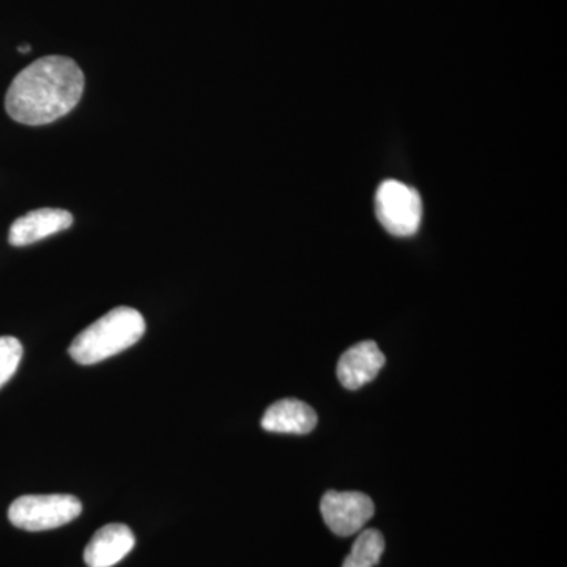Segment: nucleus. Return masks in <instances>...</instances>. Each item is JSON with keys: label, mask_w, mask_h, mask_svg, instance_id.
Returning a JSON list of instances; mask_svg holds the SVG:
<instances>
[{"label": "nucleus", "mask_w": 567, "mask_h": 567, "mask_svg": "<svg viewBox=\"0 0 567 567\" xmlns=\"http://www.w3.org/2000/svg\"><path fill=\"white\" fill-rule=\"evenodd\" d=\"M84 85V73L73 59L47 55L17 74L7 92L6 110L22 125H48L76 107Z\"/></svg>", "instance_id": "f257e3e1"}, {"label": "nucleus", "mask_w": 567, "mask_h": 567, "mask_svg": "<svg viewBox=\"0 0 567 567\" xmlns=\"http://www.w3.org/2000/svg\"><path fill=\"white\" fill-rule=\"evenodd\" d=\"M144 333L145 320L141 312L121 306L78 334L71 342L69 353L78 364L102 363L140 342Z\"/></svg>", "instance_id": "f03ea898"}, {"label": "nucleus", "mask_w": 567, "mask_h": 567, "mask_svg": "<svg viewBox=\"0 0 567 567\" xmlns=\"http://www.w3.org/2000/svg\"><path fill=\"white\" fill-rule=\"evenodd\" d=\"M82 503L73 495H24L10 505L11 525L25 532H47L80 517Z\"/></svg>", "instance_id": "7ed1b4c3"}, {"label": "nucleus", "mask_w": 567, "mask_h": 567, "mask_svg": "<svg viewBox=\"0 0 567 567\" xmlns=\"http://www.w3.org/2000/svg\"><path fill=\"white\" fill-rule=\"evenodd\" d=\"M375 213L380 224L394 237H412L423 219V200L415 188L398 181H386L375 194Z\"/></svg>", "instance_id": "20e7f679"}, {"label": "nucleus", "mask_w": 567, "mask_h": 567, "mask_svg": "<svg viewBox=\"0 0 567 567\" xmlns=\"http://www.w3.org/2000/svg\"><path fill=\"white\" fill-rule=\"evenodd\" d=\"M374 503L361 492H334L323 495L320 513L334 535L347 537L360 532L374 516Z\"/></svg>", "instance_id": "39448f33"}, {"label": "nucleus", "mask_w": 567, "mask_h": 567, "mask_svg": "<svg viewBox=\"0 0 567 567\" xmlns=\"http://www.w3.org/2000/svg\"><path fill=\"white\" fill-rule=\"evenodd\" d=\"M73 215L61 208H40L25 213L11 224L9 241L11 246H29L44 240L51 235L70 229Z\"/></svg>", "instance_id": "423d86ee"}, {"label": "nucleus", "mask_w": 567, "mask_h": 567, "mask_svg": "<svg viewBox=\"0 0 567 567\" xmlns=\"http://www.w3.org/2000/svg\"><path fill=\"white\" fill-rule=\"evenodd\" d=\"M385 361V354L374 341L360 342L347 350L339 360V382L347 390H358L375 379Z\"/></svg>", "instance_id": "0eeeda50"}, {"label": "nucleus", "mask_w": 567, "mask_h": 567, "mask_svg": "<svg viewBox=\"0 0 567 567\" xmlns=\"http://www.w3.org/2000/svg\"><path fill=\"white\" fill-rule=\"evenodd\" d=\"M136 544L132 529L122 524L100 528L85 547L84 561L89 567H112L121 563Z\"/></svg>", "instance_id": "6e6552de"}, {"label": "nucleus", "mask_w": 567, "mask_h": 567, "mask_svg": "<svg viewBox=\"0 0 567 567\" xmlns=\"http://www.w3.org/2000/svg\"><path fill=\"white\" fill-rule=\"evenodd\" d=\"M260 424L267 432L305 435L315 431L317 413L297 399H282L268 406Z\"/></svg>", "instance_id": "1a4fd4ad"}, {"label": "nucleus", "mask_w": 567, "mask_h": 567, "mask_svg": "<svg viewBox=\"0 0 567 567\" xmlns=\"http://www.w3.org/2000/svg\"><path fill=\"white\" fill-rule=\"evenodd\" d=\"M385 551V539L379 529H365L354 540L352 551L342 567H374Z\"/></svg>", "instance_id": "9d476101"}, {"label": "nucleus", "mask_w": 567, "mask_h": 567, "mask_svg": "<svg viewBox=\"0 0 567 567\" xmlns=\"http://www.w3.org/2000/svg\"><path fill=\"white\" fill-rule=\"evenodd\" d=\"M22 353H24V349L17 338H11V336L0 338V388L9 383L11 377L17 374Z\"/></svg>", "instance_id": "9b49d317"}, {"label": "nucleus", "mask_w": 567, "mask_h": 567, "mask_svg": "<svg viewBox=\"0 0 567 567\" xmlns=\"http://www.w3.org/2000/svg\"><path fill=\"white\" fill-rule=\"evenodd\" d=\"M18 51L22 52V54H25V52H31V44H21V47L18 48Z\"/></svg>", "instance_id": "f8f14e48"}]
</instances>
